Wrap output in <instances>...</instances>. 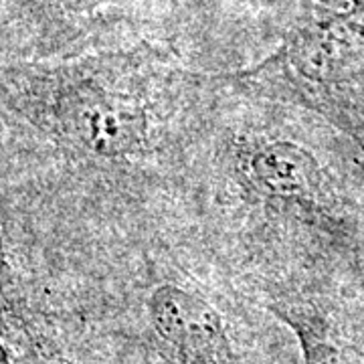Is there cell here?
Instances as JSON below:
<instances>
[{"label": "cell", "instance_id": "3", "mask_svg": "<svg viewBox=\"0 0 364 364\" xmlns=\"http://www.w3.org/2000/svg\"><path fill=\"white\" fill-rule=\"evenodd\" d=\"M28 215L73 273L109 364H296L289 330L184 207L122 217Z\"/></svg>", "mask_w": 364, "mask_h": 364}, {"label": "cell", "instance_id": "6", "mask_svg": "<svg viewBox=\"0 0 364 364\" xmlns=\"http://www.w3.org/2000/svg\"><path fill=\"white\" fill-rule=\"evenodd\" d=\"M263 306L294 336L299 364H364V320L350 294H299Z\"/></svg>", "mask_w": 364, "mask_h": 364}, {"label": "cell", "instance_id": "2", "mask_svg": "<svg viewBox=\"0 0 364 364\" xmlns=\"http://www.w3.org/2000/svg\"><path fill=\"white\" fill-rule=\"evenodd\" d=\"M312 112L217 71L196 140L184 210L261 304L350 294L364 231L342 148Z\"/></svg>", "mask_w": 364, "mask_h": 364}, {"label": "cell", "instance_id": "1", "mask_svg": "<svg viewBox=\"0 0 364 364\" xmlns=\"http://www.w3.org/2000/svg\"><path fill=\"white\" fill-rule=\"evenodd\" d=\"M217 71L142 41L4 61L2 198L75 217L184 207Z\"/></svg>", "mask_w": 364, "mask_h": 364}, {"label": "cell", "instance_id": "4", "mask_svg": "<svg viewBox=\"0 0 364 364\" xmlns=\"http://www.w3.org/2000/svg\"><path fill=\"white\" fill-rule=\"evenodd\" d=\"M225 73L364 144V0H301L272 51Z\"/></svg>", "mask_w": 364, "mask_h": 364}, {"label": "cell", "instance_id": "5", "mask_svg": "<svg viewBox=\"0 0 364 364\" xmlns=\"http://www.w3.org/2000/svg\"><path fill=\"white\" fill-rule=\"evenodd\" d=\"M144 0H14L4 16V61L104 51L140 16Z\"/></svg>", "mask_w": 364, "mask_h": 364}]
</instances>
